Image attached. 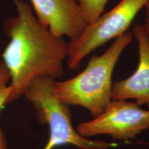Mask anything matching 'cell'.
I'll return each mask as SVG.
<instances>
[{"label":"cell","mask_w":149,"mask_h":149,"mask_svg":"<svg viewBox=\"0 0 149 149\" xmlns=\"http://www.w3.org/2000/svg\"><path fill=\"white\" fill-rule=\"evenodd\" d=\"M17 15L6 19L3 29L10 41L1 55L10 77L8 105L24 96L33 79L64 76L69 43L40 23L31 6L13 0Z\"/></svg>","instance_id":"1"},{"label":"cell","mask_w":149,"mask_h":149,"mask_svg":"<svg viewBox=\"0 0 149 149\" xmlns=\"http://www.w3.org/2000/svg\"><path fill=\"white\" fill-rule=\"evenodd\" d=\"M133 40L132 33L115 38L101 55H93L82 72L65 81H56V95L68 106L86 109L93 118L97 117L112 101V77L124 50Z\"/></svg>","instance_id":"2"},{"label":"cell","mask_w":149,"mask_h":149,"mask_svg":"<svg viewBox=\"0 0 149 149\" xmlns=\"http://www.w3.org/2000/svg\"><path fill=\"white\" fill-rule=\"evenodd\" d=\"M55 79L40 77L31 81L24 96L32 104L39 124L48 126L49 137L43 149H54L70 144L79 149H109L117 144L86 138L80 135L72 125V113L69 106L56 95Z\"/></svg>","instance_id":"3"},{"label":"cell","mask_w":149,"mask_h":149,"mask_svg":"<svg viewBox=\"0 0 149 149\" xmlns=\"http://www.w3.org/2000/svg\"><path fill=\"white\" fill-rule=\"evenodd\" d=\"M149 0H121L113 8L86 27L79 38L69 43L66 64L77 70L87 55L112 39L127 32L137 13Z\"/></svg>","instance_id":"4"},{"label":"cell","mask_w":149,"mask_h":149,"mask_svg":"<svg viewBox=\"0 0 149 149\" xmlns=\"http://www.w3.org/2000/svg\"><path fill=\"white\" fill-rule=\"evenodd\" d=\"M76 130L86 138L109 135L113 139L128 141L149 130V109L133 102L112 100L99 116L79 123Z\"/></svg>","instance_id":"5"},{"label":"cell","mask_w":149,"mask_h":149,"mask_svg":"<svg viewBox=\"0 0 149 149\" xmlns=\"http://www.w3.org/2000/svg\"><path fill=\"white\" fill-rule=\"evenodd\" d=\"M41 24L57 37L75 41L88 24L76 0H31Z\"/></svg>","instance_id":"6"},{"label":"cell","mask_w":149,"mask_h":149,"mask_svg":"<svg viewBox=\"0 0 149 149\" xmlns=\"http://www.w3.org/2000/svg\"><path fill=\"white\" fill-rule=\"evenodd\" d=\"M132 34L138 46L137 68L130 77L113 84L111 98L134 100L139 107L146 105L149 109V34L140 24L134 26Z\"/></svg>","instance_id":"7"},{"label":"cell","mask_w":149,"mask_h":149,"mask_svg":"<svg viewBox=\"0 0 149 149\" xmlns=\"http://www.w3.org/2000/svg\"><path fill=\"white\" fill-rule=\"evenodd\" d=\"M10 77L8 70L0 55V113L6 106L8 105V100L11 93L10 86ZM0 149H8V141L5 133L0 128Z\"/></svg>","instance_id":"8"},{"label":"cell","mask_w":149,"mask_h":149,"mask_svg":"<svg viewBox=\"0 0 149 149\" xmlns=\"http://www.w3.org/2000/svg\"><path fill=\"white\" fill-rule=\"evenodd\" d=\"M87 24L95 21L104 10L109 0H76Z\"/></svg>","instance_id":"9"},{"label":"cell","mask_w":149,"mask_h":149,"mask_svg":"<svg viewBox=\"0 0 149 149\" xmlns=\"http://www.w3.org/2000/svg\"><path fill=\"white\" fill-rule=\"evenodd\" d=\"M145 7L146 8V12L144 18V24L143 25H144L145 29L146 30V31L149 34V2L147 3Z\"/></svg>","instance_id":"10"}]
</instances>
